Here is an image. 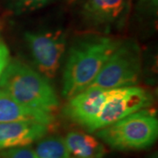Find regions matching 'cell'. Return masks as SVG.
Masks as SVG:
<instances>
[{"mask_svg":"<svg viewBox=\"0 0 158 158\" xmlns=\"http://www.w3.org/2000/svg\"><path fill=\"white\" fill-rule=\"evenodd\" d=\"M121 41L112 37L90 35L69 48L62 77V96L70 98L86 90Z\"/></svg>","mask_w":158,"mask_h":158,"instance_id":"cell-1","label":"cell"},{"mask_svg":"<svg viewBox=\"0 0 158 158\" xmlns=\"http://www.w3.org/2000/svg\"><path fill=\"white\" fill-rule=\"evenodd\" d=\"M0 89L26 106L53 114L59 107L48 79L26 63L10 61L0 77Z\"/></svg>","mask_w":158,"mask_h":158,"instance_id":"cell-2","label":"cell"},{"mask_svg":"<svg viewBox=\"0 0 158 158\" xmlns=\"http://www.w3.org/2000/svg\"><path fill=\"white\" fill-rule=\"evenodd\" d=\"M147 109L99 129L97 136L109 147L120 151L139 150L152 146L157 139L158 120L155 112Z\"/></svg>","mask_w":158,"mask_h":158,"instance_id":"cell-3","label":"cell"},{"mask_svg":"<svg viewBox=\"0 0 158 158\" xmlns=\"http://www.w3.org/2000/svg\"><path fill=\"white\" fill-rule=\"evenodd\" d=\"M141 56L133 40L120 42L88 88L105 90L133 86L141 77Z\"/></svg>","mask_w":158,"mask_h":158,"instance_id":"cell-4","label":"cell"},{"mask_svg":"<svg viewBox=\"0 0 158 158\" xmlns=\"http://www.w3.org/2000/svg\"><path fill=\"white\" fill-rule=\"evenodd\" d=\"M153 103L152 96L139 86H126L108 90L107 96L95 120L87 128L95 132L143 109Z\"/></svg>","mask_w":158,"mask_h":158,"instance_id":"cell-5","label":"cell"},{"mask_svg":"<svg viewBox=\"0 0 158 158\" xmlns=\"http://www.w3.org/2000/svg\"><path fill=\"white\" fill-rule=\"evenodd\" d=\"M25 40L39 71L48 79L55 77L62 62L67 39L62 31L27 33Z\"/></svg>","mask_w":158,"mask_h":158,"instance_id":"cell-6","label":"cell"},{"mask_svg":"<svg viewBox=\"0 0 158 158\" xmlns=\"http://www.w3.org/2000/svg\"><path fill=\"white\" fill-rule=\"evenodd\" d=\"M131 0H86L84 18L91 27H120L129 12Z\"/></svg>","mask_w":158,"mask_h":158,"instance_id":"cell-7","label":"cell"},{"mask_svg":"<svg viewBox=\"0 0 158 158\" xmlns=\"http://www.w3.org/2000/svg\"><path fill=\"white\" fill-rule=\"evenodd\" d=\"M107 92L108 90L100 88H87L69 98L68 104L64 107V114L87 129L98 117Z\"/></svg>","mask_w":158,"mask_h":158,"instance_id":"cell-8","label":"cell"},{"mask_svg":"<svg viewBox=\"0 0 158 158\" xmlns=\"http://www.w3.org/2000/svg\"><path fill=\"white\" fill-rule=\"evenodd\" d=\"M49 126L36 122L18 121L0 123V150L25 147L42 139Z\"/></svg>","mask_w":158,"mask_h":158,"instance_id":"cell-9","label":"cell"},{"mask_svg":"<svg viewBox=\"0 0 158 158\" xmlns=\"http://www.w3.org/2000/svg\"><path fill=\"white\" fill-rule=\"evenodd\" d=\"M28 121L50 126L53 114L26 106L0 89V123Z\"/></svg>","mask_w":158,"mask_h":158,"instance_id":"cell-10","label":"cell"},{"mask_svg":"<svg viewBox=\"0 0 158 158\" xmlns=\"http://www.w3.org/2000/svg\"><path fill=\"white\" fill-rule=\"evenodd\" d=\"M69 158H103L106 148L95 137L83 132H69L64 138Z\"/></svg>","mask_w":158,"mask_h":158,"instance_id":"cell-11","label":"cell"},{"mask_svg":"<svg viewBox=\"0 0 158 158\" xmlns=\"http://www.w3.org/2000/svg\"><path fill=\"white\" fill-rule=\"evenodd\" d=\"M35 154L37 158H69L64 139L51 136L39 141Z\"/></svg>","mask_w":158,"mask_h":158,"instance_id":"cell-12","label":"cell"},{"mask_svg":"<svg viewBox=\"0 0 158 158\" xmlns=\"http://www.w3.org/2000/svg\"><path fill=\"white\" fill-rule=\"evenodd\" d=\"M1 158H37V156L33 148L25 146L10 148L2 154Z\"/></svg>","mask_w":158,"mask_h":158,"instance_id":"cell-13","label":"cell"},{"mask_svg":"<svg viewBox=\"0 0 158 158\" xmlns=\"http://www.w3.org/2000/svg\"><path fill=\"white\" fill-rule=\"evenodd\" d=\"M50 0H17V6L19 11H31L47 5Z\"/></svg>","mask_w":158,"mask_h":158,"instance_id":"cell-14","label":"cell"},{"mask_svg":"<svg viewBox=\"0 0 158 158\" xmlns=\"http://www.w3.org/2000/svg\"><path fill=\"white\" fill-rule=\"evenodd\" d=\"M10 61V53L8 48L4 42L0 41V77Z\"/></svg>","mask_w":158,"mask_h":158,"instance_id":"cell-15","label":"cell"}]
</instances>
